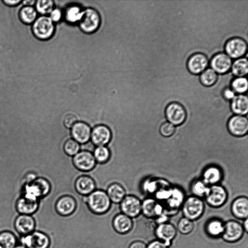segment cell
I'll use <instances>...</instances> for the list:
<instances>
[{
	"label": "cell",
	"mask_w": 248,
	"mask_h": 248,
	"mask_svg": "<svg viewBox=\"0 0 248 248\" xmlns=\"http://www.w3.org/2000/svg\"><path fill=\"white\" fill-rule=\"evenodd\" d=\"M177 229L171 223L166 222L158 224L155 230L157 239L170 246L177 235Z\"/></svg>",
	"instance_id": "cell-17"
},
{
	"label": "cell",
	"mask_w": 248,
	"mask_h": 248,
	"mask_svg": "<svg viewBox=\"0 0 248 248\" xmlns=\"http://www.w3.org/2000/svg\"><path fill=\"white\" fill-rule=\"evenodd\" d=\"M77 201L70 195H64L59 198L55 204V208L58 214L62 216L72 214L77 207Z\"/></svg>",
	"instance_id": "cell-21"
},
{
	"label": "cell",
	"mask_w": 248,
	"mask_h": 248,
	"mask_svg": "<svg viewBox=\"0 0 248 248\" xmlns=\"http://www.w3.org/2000/svg\"><path fill=\"white\" fill-rule=\"evenodd\" d=\"M50 183L47 179L38 177L26 184L23 195L38 200L46 196L50 192Z\"/></svg>",
	"instance_id": "cell-4"
},
{
	"label": "cell",
	"mask_w": 248,
	"mask_h": 248,
	"mask_svg": "<svg viewBox=\"0 0 248 248\" xmlns=\"http://www.w3.org/2000/svg\"><path fill=\"white\" fill-rule=\"evenodd\" d=\"M112 226L114 230L118 233L125 234L132 228V219L126 215L120 213L113 218Z\"/></svg>",
	"instance_id": "cell-26"
},
{
	"label": "cell",
	"mask_w": 248,
	"mask_h": 248,
	"mask_svg": "<svg viewBox=\"0 0 248 248\" xmlns=\"http://www.w3.org/2000/svg\"><path fill=\"white\" fill-rule=\"evenodd\" d=\"M93 155L96 162L103 164L109 159L110 151L105 146H97L94 149Z\"/></svg>",
	"instance_id": "cell-36"
},
{
	"label": "cell",
	"mask_w": 248,
	"mask_h": 248,
	"mask_svg": "<svg viewBox=\"0 0 248 248\" xmlns=\"http://www.w3.org/2000/svg\"><path fill=\"white\" fill-rule=\"evenodd\" d=\"M245 232H248V218L244 219L243 223L242 224Z\"/></svg>",
	"instance_id": "cell-49"
},
{
	"label": "cell",
	"mask_w": 248,
	"mask_h": 248,
	"mask_svg": "<svg viewBox=\"0 0 248 248\" xmlns=\"http://www.w3.org/2000/svg\"><path fill=\"white\" fill-rule=\"evenodd\" d=\"M37 12L31 6H23L19 11L20 21L26 25H31L36 20Z\"/></svg>",
	"instance_id": "cell-31"
},
{
	"label": "cell",
	"mask_w": 248,
	"mask_h": 248,
	"mask_svg": "<svg viewBox=\"0 0 248 248\" xmlns=\"http://www.w3.org/2000/svg\"><path fill=\"white\" fill-rule=\"evenodd\" d=\"M210 60L202 53H196L191 55L187 62V68L193 75H200L208 67Z\"/></svg>",
	"instance_id": "cell-16"
},
{
	"label": "cell",
	"mask_w": 248,
	"mask_h": 248,
	"mask_svg": "<svg viewBox=\"0 0 248 248\" xmlns=\"http://www.w3.org/2000/svg\"><path fill=\"white\" fill-rule=\"evenodd\" d=\"M230 71L234 77H245L248 72L247 57H242L236 59L232 63Z\"/></svg>",
	"instance_id": "cell-30"
},
{
	"label": "cell",
	"mask_w": 248,
	"mask_h": 248,
	"mask_svg": "<svg viewBox=\"0 0 248 248\" xmlns=\"http://www.w3.org/2000/svg\"><path fill=\"white\" fill-rule=\"evenodd\" d=\"M235 95L236 93L231 89V86L226 88L223 90V96L228 101H231Z\"/></svg>",
	"instance_id": "cell-44"
},
{
	"label": "cell",
	"mask_w": 248,
	"mask_h": 248,
	"mask_svg": "<svg viewBox=\"0 0 248 248\" xmlns=\"http://www.w3.org/2000/svg\"><path fill=\"white\" fill-rule=\"evenodd\" d=\"M31 29L37 39L46 40L52 36L55 27L49 17L43 16L36 19L31 25Z\"/></svg>",
	"instance_id": "cell-3"
},
{
	"label": "cell",
	"mask_w": 248,
	"mask_h": 248,
	"mask_svg": "<svg viewBox=\"0 0 248 248\" xmlns=\"http://www.w3.org/2000/svg\"><path fill=\"white\" fill-rule=\"evenodd\" d=\"M230 108L235 115L241 116L247 115L248 112L247 94H236L230 101Z\"/></svg>",
	"instance_id": "cell-25"
},
{
	"label": "cell",
	"mask_w": 248,
	"mask_h": 248,
	"mask_svg": "<svg viewBox=\"0 0 248 248\" xmlns=\"http://www.w3.org/2000/svg\"><path fill=\"white\" fill-rule=\"evenodd\" d=\"M73 163L74 166L78 170L88 171L94 168L96 162L91 152L81 151L73 156Z\"/></svg>",
	"instance_id": "cell-13"
},
{
	"label": "cell",
	"mask_w": 248,
	"mask_h": 248,
	"mask_svg": "<svg viewBox=\"0 0 248 248\" xmlns=\"http://www.w3.org/2000/svg\"><path fill=\"white\" fill-rule=\"evenodd\" d=\"M204 197L206 203L209 206L218 208L223 206L226 202L228 193L223 186L217 184L208 187Z\"/></svg>",
	"instance_id": "cell-8"
},
{
	"label": "cell",
	"mask_w": 248,
	"mask_h": 248,
	"mask_svg": "<svg viewBox=\"0 0 248 248\" xmlns=\"http://www.w3.org/2000/svg\"><path fill=\"white\" fill-rule=\"evenodd\" d=\"M91 128L86 123L77 122L71 127V134L75 140L79 143L84 144L91 139Z\"/></svg>",
	"instance_id": "cell-22"
},
{
	"label": "cell",
	"mask_w": 248,
	"mask_h": 248,
	"mask_svg": "<svg viewBox=\"0 0 248 248\" xmlns=\"http://www.w3.org/2000/svg\"><path fill=\"white\" fill-rule=\"evenodd\" d=\"M20 243L27 248H49L50 239L45 232L35 230L27 235L21 236Z\"/></svg>",
	"instance_id": "cell-6"
},
{
	"label": "cell",
	"mask_w": 248,
	"mask_h": 248,
	"mask_svg": "<svg viewBox=\"0 0 248 248\" xmlns=\"http://www.w3.org/2000/svg\"><path fill=\"white\" fill-rule=\"evenodd\" d=\"M120 209L122 213L134 218L141 214V202L134 195H127L120 203Z\"/></svg>",
	"instance_id": "cell-11"
},
{
	"label": "cell",
	"mask_w": 248,
	"mask_h": 248,
	"mask_svg": "<svg viewBox=\"0 0 248 248\" xmlns=\"http://www.w3.org/2000/svg\"><path fill=\"white\" fill-rule=\"evenodd\" d=\"M36 0H27L22 1V3L24 6H31L35 4Z\"/></svg>",
	"instance_id": "cell-48"
},
{
	"label": "cell",
	"mask_w": 248,
	"mask_h": 248,
	"mask_svg": "<svg viewBox=\"0 0 248 248\" xmlns=\"http://www.w3.org/2000/svg\"><path fill=\"white\" fill-rule=\"evenodd\" d=\"M232 63V59L225 52L216 54L209 62L210 68L218 75H223L229 72Z\"/></svg>",
	"instance_id": "cell-14"
},
{
	"label": "cell",
	"mask_w": 248,
	"mask_h": 248,
	"mask_svg": "<svg viewBox=\"0 0 248 248\" xmlns=\"http://www.w3.org/2000/svg\"><path fill=\"white\" fill-rule=\"evenodd\" d=\"M208 187L202 180H196L191 185V191L193 196L202 198L205 197Z\"/></svg>",
	"instance_id": "cell-35"
},
{
	"label": "cell",
	"mask_w": 248,
	"mask_h": 248,
	"mask_svg": "<svg viewBox=\"0 0 248 248\" xmlns=\"http://www.w3.org/2000/svg\"></svg>",
	"instance_id": "cell-51"
},
{
	"label": "cell",
	"mask_w": 248,
	"mask_h": 248,
	"mask_svg": "<svg viewBox=\"0 0 248 248\" xmlns=\"http://www.w3.org/2000/svg\"><path fill=\"white\" fill-rule=\"evenodd\" d=\"M146 248H169L164 242L156 239L151 241L147 244Z\"/></svg>",
	"instance_id": "cell-43"
},
{
	"label": "cell",
	"mask_w": 248,
	"mask_h": 248,
	"mask_svg": "<svg viewBox=\"0 0 248 248\" xmlns=\"http://www.w3.org/2000/svg\"><path fill=\"white\" fill-rule=\"evenodd\" d=\"M218 74L212 68H207L200 75L201 83L204 86L209 87L216 82Z\"/></svg>",
	"instance_id": "cell-33"
},
{
	"label": "cell",
	"mask_w": 248,
	"mask_h": 248,
	"mask_svg": "<svg viewBox=\"0 0 248 248\" xmlns=\"http://www.w3.org/2000/svg\"><path fill=\"white\" fill-rule=\"evenodd\" d=\"M164 113L167 121L175 126L183 124L187 117L185 108L176 102L169 103L165 108Z\"/></svg>",
	"instance_id": "cell-7"
},
{
	"label": "cell",
	"mask_w": 248,
	"mask_h": 248,
	"mask_svg": "<svg viewBox=\"0 0 248 248\" xmlns=\"http://www.w3.org/2000/svg\"><path fill=\"white\" fill-rule=\"evenodd\" d=\"M14 248H27L24 245L21 243H18Z\"/></svg>",
	"instance_id": "cell-50"
},
{
	"label": "cell",
	"mask_w": 248,
	"mask_h": 248,
	"mask_svg": "<svg viewBox=\"0 0 248 248\" xmlns=\"http://www.w3.org/2000/svg\"><path fill=\"white\" fill-rule=\"evenodd\" d=\"M79 24L80 29L86 33H92L99 28L101 18L98 12L94 9L89 8L82 11Z\"/></svg>",
	"instance_id": "cell-5"
},
{
	"label": "cell",
	"mask_w": 248,
	"mask_h": 248,
	"mask_svg": "<svg viewBox=\"0 0 248 248\" xmlns=\"http://www.w3.org/2000/svg\"><path fill=\"white\" fill-rule=\"evenodd\" d=\"M79 143L73 139L67 140L63 145V150L66 155L74 156L80 150Z\"/></svg>",
	"instance_id": "cell-40"
},
{
	"label": "cell",
	"mask_w": 248,
	"mask_h": 248,
	"mask_svg": "<svg viewBox=\"0 0 248 248\" xmlns=\"http://www.w3.org/2000/svg\"><path fill=\"white\" fill-rule=\"evenodd\" d=\"M112 134L109 128L105 125H96L91 131V139L97 146H105L110 140Z\"/></svg>",
	"instance_id": "cell-20"
},
{
	"label": "cell",
	"mask_w": 248,
	"mask_h": 248,
	"mask_svg": "<svg viewBox=\"0 0 248 248\" xmlns=\"http://www.w3.org/2000/svg\"><path fill=\"white\" fill-rule=\"evenodd\" d=\"M231 210L236 218L244 220L248 217V199L241 196L236 198L232 203Z\"/></svg>",
	"instance_id": "cell-23"
},
{
	"label": "cell",
	"mask_w": 248,
	"mask_h": 248,
	"mask_svg": "<svg viewBox=\"0 0 248 248\" xmlns=\"http://www.w3.org/2000/svg\"><path fill=\"white\" fill-rule=\"evenodd\" d=\"M248 43L240 37L229 39L224 46V52L232 59H237L248 55Z\"/></svg>",
	"instance_id": "cell-9"
},
{
	"label": "cell",
	"mask_w": 248,
	"mask_h": 248,
	"mask_svg": "<svg viewBox=\"0 0 248 248\" xmlns=\"http://www.w3.org/2000/svg\"><path fill=\"white\" fill-rule=\"evenodd\" d=\"M231 88L235 93L244 94L248 89V81L246 77L234 78L231 83Z\"/></svg>",
	"instance_id": "cell-34"
},
{
	"label": "cell",
	"mask_w": 248,
	"mask_h": 248,
	"mask_svg": "<svg viewBox=\"0 0 248 248\" xmlns=\"http://www.w3.org/2000/svg\"><path fill=\"white\" fill-rule=\"evenodd\" d=\"M194 228V222L186 217L181 218L178 222L177 230L184 235L190 233Z\"/></svg>",
	"instance_id": "cell-37"
},
{
	"label": "cell",
	"mask_w": 248,
	"mask_h": 248,
	"mask_svg": "<svg viewBox=\"0 0 248 248\" xmlns=\"http://www.w3.org/2000/svg\"><path fill=\"white\" fill-rule=\"evenodd\" d=\"M75 187L78 194L87 196L94 190L96 185L92 177L88 175H81L76 179Z\"/></svg>",
	"instance_id": "cell-24"
},
{
	"label": "cell",
	"mask_w": 248,
	"mask_h": 248,
	"mask_svg": "<svg viewBox=\"0 0 248 248\" xmlns=\"http://www.w3.org/2000/svg\"><path fill=\"white\" fill-rule=\"evenodd\" d=\"M107 194L111 202L118 204L120 203L125 196V191L120 184L114 183L108 186Z\"/></svg>",
	"instance_id": "cell-29"
},
{
	"label": "cell",
	"mask_w": 248,
	"mask_h": 248,
	"mask_svg": "<svg viewBox=\"0 0 248 248\" xmlns=\"http://www.w3.org/2000/svg\"><path fill=\"white\" fill-rule=\"evenodd\" d=\"M141 214L149 219H156L163 213V207L153 198H147L141 202Z\"/></svg>",
	"instance_id": "cell-18"
},
{
	"label": "cell",
	"mask_w": 248,
	"mask_h": 248,
	"mask_svg": "<svg viewBox=\"0 0 248 248\" xmlns=\"http://www.w3.org/2000/svg\"><path fill=\"white\" fill-rule=\"evenodd\" d=\"M2 1L5 5L10 7L16 6L20 4L22 1L21 0H3Z\"/></svg>",
	"instance_id": "cell-47"
},
{
	"label": "cell",
	"mask_w": 248,
	"mask_h": 248,
	"mask_svg": "<svg viewBox=\"0 0 248 248\" xmlns=\"http://www.w3.org/2000/svg\"><path fill=\"white\" fill-rule=\"evenodd\" d=\"M221 170L216 166H210L203 171L202 180L208 186L217 185L222 178Z\"/></svg>",
	"instance_id": "cell-27"
},
{
	"label": "cell",
	"mask_w": 248,
	"mask_h": 248,
	"mask_svg": "<svg viewBox=\"0 0 248 248\" xmlns=\"http://www.w3.org/2000/svg\"><path fill=\"white\" fill-rule=\"evenodd\" d=\"M82 202L87 204L92 212L97 215L107 212L111 205L107 193L102 190H94L89 195L84 196Z\"/></svg>",
	"instance_id": "cell-1"
},
{
	"label": "cell",
	"mask_w": 248,
	"mask_h": 248,
	"mask_svg": "<svg viewBox=\"0 0 248 248\" xmlns=\"http://www.w3.org/2000/svg\"><path fill=\"white\" fill-rule=\"evenodd\" d=\"M244 232L241 223L235 220H229L224 224V230L221 237L227 242L234 243L242 238Z\"/></svg>",
	"instance_id": "cell-10"
},
{
	"label": "cell",
	"mask_w": 248,
	"mask_h": 248,
	"mask_svg": "<svg viewBox=\"0 0 248 248\" xmlns=\"http://www.w3.org/2000/svg\"><path fill=\"white\" fill-rule=\"evenodd\" d=\"M39 201L24 195L19 198L16 203V208L19 214L32 215L38 210Z\"/></svg>",
	"instance_id": "cell-19"
},
{
	"label": "cell",
	"mask_w": 248,
	"mask_h": 248,
	"mask_svg": "<svg viewBox=\"0 0 248 248\" xmlns=\"http://www.w3.org/2000/svg\"><path fill=\"white\" fill-rule=\"evenodd\" d=\"M82 11L77 6H72L68 8L65 12V18L70 23L79 21Z\"/></svg>",
	"instance_id": "cell-39"
},
{
	"label": "cell",
	"mask_w": 248,
	"mask_h": 248,
	"mask_svg": "<svg viewBox=\"0 0 248 248\" xmlns=\"http://www.w3.org/2000/svg\"><path fill=\"white\" fill-rule=\"evenodd\" d=\"M224 224L219 218H211L207 221L205 225L206 233L212 238L221 237L224 230Z\"/></svg>",
	"instance_id": "cell-28"
},
{
	"label": "cell",
	"mask_w": 248,
	"mask_h": 248,
	"mask_svg": "<svg viewBox=\"0 0 248 248\" xmlns=\"http://www.w3.org/2000/svg\"><path fill=\"white\" fill-rule=\"evenodd\" d=\"M147 244L142 240H136L132 242L128 248H146Z\"/></svg>",
	"instance_id": "cell-46"
},
{
	"label": "cell",
	"mask_w": 248,
	"mask_h": 248,
	"mask_svg": "<svg viewBox=\"0 0 248 248\" xmlns=\"http://www.w3.org/2000/svg\"><path fill=\"white\" fill-rule=\"evenodd\" d=\"M17 238L12 232L4 230L0 232V248H14L18 244Z\"/></svg>",
	"instance_id": "cell-32"
},
{
	"label": "cell",
	"mask_w": 248,
	"mask_h": 248,
	"mask_svg": "<svg viewBox=\"0 0 248 248\" xmlns=\"http://www.w3.org/2000/svg\"><path fill=\"white\" fill-rule=\"evenodd\" d=\"M229 132L235 137H242L248 131V120L245 116L234 115L228 121Z\"/></svg>",
	"instance_id": "cell-12"
},
{
	"label": "cell",
	"mask_w": 248,
	"mask_h": 248,
	"mask_svg": "<svg viewBox=\"0 0 248 248\" xmlns=\"http://www.w3.org/2000/svg\"><path fill=\"white\" fill-rule=\"evenodd\" d=\"M77 121L78 119L75 115L73 113H68L64 116L63 123L66 128H71Z\"/></svg>",
	"instance_id": "cell-42"
},
{
	"label": "cell",
	"mask_w": 248,
	"mask_h": 248,
	"mask_svg": "<svg viewBox=\"0 0 248 248\" xmlns=\"http://www.w3.org/2000/svg\"><path fill=\"white\" fill-rule=\"evenodd\" d=\"M50 18L52 21L58 22L62 17V13L59 9H55L50 13Z\"/></svg>",
	"instance_id": "cell-45"
},
{
	"label": "cell",
	"mask_w": 248,
	"mask_h": 248,
	"mask_svg": "<svg viewBox=\"0 0 248 248\" xmlns=\"http://www.w3.org/2000/svg\"><path fill=\"white\" fill-rule=\"evenodd\" d=\"M14 225L16 231L24 236L35 231L36 223L32 215L19 214L16 217Z\"/></svg>",
	"instance_id": "cell-15"
},
{
	"label": "cell",
	"mask_w": 248,
	"mask_h": 248,
	"mask_svg": "<svg viewBox=\"0 0 248 248\" xmlns=\"http://www.w3.org/2000/svg\"><path fill=\"white\" fill-rule=\"evenodd\" d=\"M175 131V126L168 121L162 123L159 127V132L164 137L171 136Z\"/></svg>",
	"instance_id": "cell-41"
},
{
	"label": "cell",
	"mask_w": 248,
	"mask_h": 248,
	"mask_svg": "<svg viewBox=\"0 0 248 248\" xmlns=\"http://www.w3.org/2000/svg\"><path fill=\"white\" fill-rule=\"evenodd\" d=\"M54 2L50 0H38L35 2L36 10L39 14L46 15L53 10Z\"/></svg>",
	"instance_id": "cell-38"
},
{
	"label": "cell",
	"mask_w": 248,
	"mask_h": 248,
	"mask_svg": "<svg viewBox=\"0 0 248 248\" xmlns=\"http://www.w3.org/2000/svg\"><path fill=\"white\" fill-rule=\"evenodd\" d=\"M181 207L184 217L193 221L202 216L205 209L204 203L202 198L193 195L184 200Z\"/></svg>",
	"instance_id": "cell-2"
}]
</instances>
